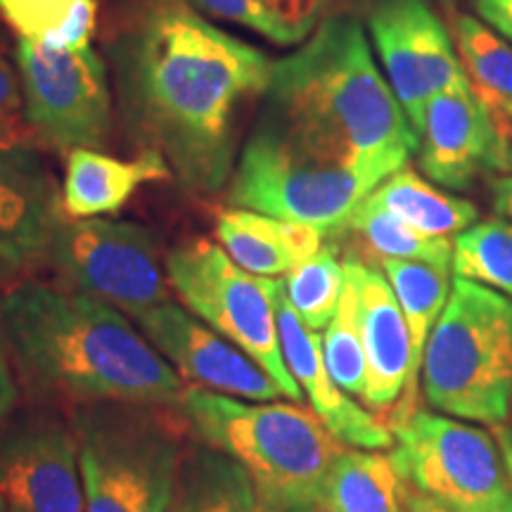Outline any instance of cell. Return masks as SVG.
I'll list each match as a JSON object with an SVG mask.
<instances>
[{
  "mask_svg": "<svg viewBox=\"0 0 512 512\" xmlns=\"http://www.w3.org/2000/svg\"><path fill=\"white\" fill-rule=\"evenodd\" d=\"M318 512H325V510H318Z\"/></svg>",
  "mask_w": 512,
  "mask_h": 512,
  "instance_id": "cell-41",
  "label": "cell"
},
{
  "mask_svg": "<svg viewBox=\"0 0 512 512\" xmlns=\"http://www.w3.org/2000/svg\"><path fill=\"white\" fill-rule=\"evenodd\" d=\"M472 10L496 34L512 43V0H472Z\"/></svg>",
  "mask_w": 512,
  "mask_h": 512,
  "instance_id": "cell-32",
  "label": "cell"
},
{
  "mask_svg": "<svg viewBox=\"0 0 512 512\" xmlns=\"http://www.w3.org/2000/svg\"><path fill=\"white\" fill-rule=\"evenodd\" d=\"M15 60L27 126L43 145L62 152L107 145L112 88L107 64L93 48L57 50L19 38Z\"/></svg>",
  "mask_w": 512,
  "mask_h": 512,
  "instance_id": "cell-10",
  "label": "cell"
},
{
  "mask_svg": "<svg viewBox=\"0 0 512 512\" xmlns=\"http://www.w3.org/2000/svg\"><path fill=\"white\" fill-rule=\"evenodd\" d=\"M178 408L202 444L245 467L275 510H323L330 467L347 446L316 413L294 403L242 401L204 387H185Z\"/></svg>",
  "mask_w": 512,
  "mask_h": 512,
  "instance_id": "cell-4",
  "label": "cell"
},
{
  "mask_svg": "<svg viewBox=\"0 0 512 512\" xmlns=\"http://www.w3.org/2000/svg\"><path fill=\"white\" fill-rule=\"evenodd\" d=\"M363 19L384 76L418 136L427 102L446 88L467 83L451 31L430 0H366Z\"/></svg>",
  "mask_w": 512,
  "mask_h": 512,
  "instance_id": "cell-11",
  "label": "cell"
},
{
  "mask_svg": "<svg viewBox=\"0 0 512 512\" xmlns=\"http://www.w3.org/2000/svg\"><path fill=\"white\" fill-rule=\"evenodd\" d=\"M273 304L280 349H283L287 368L302 387V392L309 396L313 413L328 427L332 437L339 444L363 448V451L394 448L392 430L382 425L366 408L351 401L347 392L339 389V384L332 380L330 370L325 366L323 339L294 311L290 299H287L285 283L280 278H273Z\"/></svg>",
  "mask_w": 512,
  "mask_h": 512,
  "instance_id": "cell-15",
  "label": "cell"
},
{
  "mask_svg": "<svg viewBox=\"0 0 512 512\" xmlns=\"http://www.w3.org/2000/svg\"><path fill=\"white\" fill-rule=\"evenodd\" d=\"M216 240L245 271L278 278L323 247V233L249 209H228L216 219Z\"/></svg>",
  "mask_w": 512,
  "mask_h": 512,
  "instance_id": "cell-19",
  "label": "cell"
},
{
  "mask_svg": "<svg viewBox=\"0 0 512 512\" xmlns=\"http://www.w3.org/2000/svg\"><path fill=\"white\" fill-rule=\"evenodd\" d=\"M0 17L19 38L86 50L98 27V0H0Z\"/></svg>",
  "mask_w": 512,
  "mask_h": 512,
  "instance_id": "cell-26",
  "label": "cell"
},
{
  "mask_svg": "<svg viewBox=\"0 0 512 512\" xmlns=\"http://www.w3.org/2000/svg\"><path fill=\"white\" fill-rule=\"evenodd\" d=\"M418 152V136L351 15L323 19L273 64L228 202L337 233Z\"/></svg>",
  "mask_w": 512,
  "mask_h": 512,
  "instance_id": "cell-1",
  "label": "cell"
},
{
  "mask_svg": "<svg viewBox=\"0 0 512 512\" xmlns=\"http://www.w3.org/2000/svg\"><path fill=\"white\" fill-rule=\"evenodd\" d=\"M453 273L512 302V223L486 219L453 238Z\"/></svg>",
  "mask_w": 512,
  "mask_h": 512,
  "instance_id": "cell-28",
  "label": "cell"
},
{
  "mask_svg": "<svg viewBox=\"0 0 512 512\" xmlns=\"http://www.w3.org/2000/svg\"><path fill=\"white\" fill-rule=\"evenodd\" d=\"M169 512H278L238 460L209 444L185 448Z\"/></svg>",
  "mask_w": 512,
  "mask_h": 512,
  "instance_id": "cell-21",
  "label": "cell"
},
{
  "mask_svg": "<svg viewBox=\"0 0 512 512\" xmlns=\"http://www.w3.org/2000/svg\"><path fill=\"white\" fill-rule=\"evenodd\" d=\"M494 204L498 214L512 221V174L494 181Z\"/></svg>",
  "mask_w": 512,
  "mask_h": 512,
  "instance_id": "cell-35",
  "label": "cell"
},
{
  "mask_svg": "<svg viewBox=\"0 0 512 512\" xmlns=\"http://www.w3.org/2000/svg\"><path fill=\"white\" fill-rule=\"evenodd\" d=\"M169 283L209 328L240 347L278 382L285 399L302 401V387L280 349L273 304V278H261L235 264L221 245L192 240L166 256Z\"/></svg>",
  "mask_w": 512,
  "mask_h": 512,
  "instance_id": "cell-7",
  "label": "cell"
},
{
  "mask_svg": "<svg viewBox=\"0 0 512 512\" xmlns=\"http://www.w3.org/2000/svg\"><path fill=\"white\" fill-rule=\"evenodd\" d=\"M29 133L17 60L0 36V145L29 143Z\"/></svg>",
  "mask_w": 512,
  "mask_h": 512,
  "instance_id": "cell-31",
  "label": "cell"
},
{
  "mask_svg": "<svg viewBox=\"0 0 512 512\" xmlns=\"http://www.w3.org/2000/svg\"><path fill=\"white\" fill-rule=\"evenodd\" d=\"M415 155L422 174L448 190H467L486 174L512 171L510 138L470 83L446 88L427 102Z\"/></svg>",
  "mask_w": 512,
  "mask_h": 512,
  "instance_id": "cell-13",
  "label": "cell"
},
{
  "mask_svg": "<svg viewBox=\"0 0 512 512\" xmlns=\"http://www.w3.org/2000/svg\"><path fill=\"white\" fill-rule=\"evenodd\" d=\"M344 273L354 287L358 325L366 349L368 384L363 401L373 411H392L411 377V330L387 275L354 254L344 261Z\"/></svg>",
  "mask_w": 512,
  "mask_h": 512,
  "instance_id": "cell-17",
  "label": "cell"
},
{
  "mask_svg": "<svg viewBox=\"0 0 512 512\" xmlns=\"http://www.w3.org/2000/svg\"><path fill=\"white\" fill-rule=\"evenodd\" d=\"M62 192L29 143L0 145V275L48 256L60 221Z\"/></svg>",
  "mask_w": 512,
  "mask_h": 512,
  "instance_id": "cell-16",
  "label": "cell"
},
{
  "mask_svg": "<svg viewBox=\"0 0 512 512\" xmlns=\"http://www.w3.org/2000/svg\"><path fill=\"white\" fill-rule=\"evenodd\" d=\"M0 512H8V508H5V503H3V498H0Z\"/></svg>",
  "mask_w": 512,
  "mask_h": 512,
  "instance_id": "cell-37",
  "label": "cell"
},
{
  "mask_svg": "<svg viewBox=\"0 0 512 512\" xmlns=\"http://www.w3.org/2000/svg\"><path fill=\"white\" fill-rule=\"evenodd\" d=\"M273 64L188 0H145L110 46L126 133L195 195H214L233 178L238 114L264 95Z\"/></svg>",
  "mask_w": 512,
  "mask_h": 512,
  "instance_id": "cell-2",
  "label": "cell"
},
{
  "mask_svg": "<svg viewBox=\"0 0 512 512\" xmlns=\"http://www.w3.org/2000/svg\"><path fill=\"white\" fill-rule=\"evenodd\" d=\"M494 437H496L498 448H501L503 465H505V472H508V482L512 489V432L505 430L503 425H498V427H494Z\"/></svg>",
  "mask_w": 512,
  "mask_h": 512,
  "instance_id": "cell-36",
  "label": "cell"
},
{
  "mask_svg": "<svg viewBox=\"0 0 512 512\" xmlns=\"http://www.w3.org/2000/svg\"><path fill=\"white\" fill-rule=\"evenodd\" d=\"M169 178H174V171L157 152H140L136 159H117L98 150H74L64 166L62 211L69 219L117 214L140 185Z\"/></svg>",
  "mask_w": 512,
  "mask_h": 512,
  "instance_id": "cell-18",
  "label": "cell"
},
{
  "mask_svg": "<svg viewBox=\"0 0 512 512\" xmlns=\"http://www.w3.org/2000/svg\"><path fill=\"white\" fill-rule=\"evenodd\" d=\"M403 501H406L408 512H453L451 508H446L444 503H439L437 498L422 494V491H415L406 484H403Z\"/></svg>",
  "mask_w": 512,
  "mask_h": 512,
  "instance_id": "cell-34",
  "label": "cell"
},
{
  "mask_svg": "<svg viewBox=\"0 0 512 512\" xmlns=\"http://www.w3.org/2000/svg\"><path fill=\"white\" fill-rule=\"evenodd\" d=\"M0 351L36 394L79 403L178 406L181 375L112 304L41 283L0 297Z\"/></svg>",
  "mask_w": 512,
  "mask_h": 512,
  "instance_id": "cell-3",
  "label": "cell"
},
{
  "mask_svg": "<svg viewBox=\"0 0 512 512\" xmlns=\"http://www.w3.org/2000/svg\"><path fill=\"white\" fill-rule=\"evenodd\" d=\"M503 512H512V505H510V508H505V510H503Z\"/></svg>",
  "mask_w": 512,
  "mask_h": 512,
  "instance_id": "cell-38",
  "label": "cell"
},
{
  "mask_svg": "<svg viewBox=\"0 0 512 512\" xmlns=\"http://www.w3.org/2000/svg\"><path fill=\"white\" fill-rule=\"evenodd\" d=\"M46 261L72 290L136 318L169 302V273L159 238L128 221L62 219Z\"/></svg>",
  "mask_w": 512,
  "mask_h": 512,
  "instance_id": "cell-9",
  "label": "cell"
},
{
  "mask_svg": "<svg viewBox=\"0 0 512 512\" xmlns=\"http://www.w3.org/2000/svg\"><path fill=\"white\" fill-rule=\"evenodd\" d=\"M510 150H512V133H510Z\"/></svg>",
  "mask_w": 512,
  "mask_h": 512,
  "instance_id": "cell-39",
  "label": "cell"
},
{
  "mask_svg": "<svg viewBox=\"0 0 512 512\" xmlns=\"http://www.w3.org/2000/svg\"><path fill=\"white\" fill-rule=\"evenodd\" d=\"M133 320L178 375L197 387L245 401H275L283 396L278 382L252 356L171 299Z\"/></svg>",
  "mask_w": 512,
  "mask_h": 512,
  "instance_id": "cell-14",
  "label": "cell"
},
{
  "mask_svg": "<svg viewBox=\"0 0 512 512\" xmlns=\"http://www.w3.org/2000/svg\"><path fill=\"white\" fill-rule=\"evenodd\" d=\"M392 463L401 482L453 512H503L512 489L491 434L460 420L415 411L389 427Z\"/></svg>",
  "mask_w": 512,
  "mask_h": 512,
  "instance_id": "cell-8",
  "label": "cell"
},
{
  "mask_svg": "<svg viewBox=\"0 0 512 512\" xmlns=\"http://www.w3.org/2000/svg\"><path fill=\"white\" fill-rule=\"evenodd\" d=\"M444 3H451V0H444Z\"/></svg>",
  "mask_w": 512,
  "mask_h": 512,
  "instance_id": "cell-40",
  "label": "cell"
},
{
  "mask_svg": "<svg viewBox=\"0 0 512 512\" xmlns=\"http://www.w3.org/2000/svg\"><path fill=\"white\" fill-rule=\"evenodd\" d=\"M325 512H408L392 458L344 448L330 467L323 491Z\"/></svg>",
  "mask_w": 512,
  "mask_h": 512,
  "instance_id": "cell-23",
  "label": "cell"
},
{
  "mask_svg": "<svg viewBox=\"0 0 512 512\" xmlns=\"http://www.w3.org/2000/svg\"><path fill=\"white\" fill-rule=\"evenodd\" d=\"M0 498L8 512H83L72 420L34 408L0 425Z\"/></svg>",
  "mask_w": 512,
  "mask_h": 512,
  "instance_id": "cell-12",
  "label": "cell"
},
{
  "mask_svg": "<svg viewBox=\"0 0 512 512\" xmlns=\"http://www.w3.org/2000/svg\"><path fill=\"white\" fill-rule=\"evenodd\" d=\"M368 197L380 207L394 211L396 216H401L403 221H408L422 233L437 235V238L460 235L463 230L475 226L479 216L475 204L434 188L411 166H403L389 176Z\"/></svg>",
  "mask_w": 512,
  "mask_h": 512,
  "instance_id": "cell-24",
  "label": "cell"
},
{
  "mask_svg": "<svg viewBox=\"0 0 512 512\" xmlns=\"http://www.w3.org/2000/svg\"><path fill=\"white\" fill-rule=\"evenodd\" d=\"M202 15L254 31L275 46H299L323 24L330 0H188Z\"/></svg>",
  "mask_w": 512,
  "mask_h": 512,
  "instance_id": "cell-25",
  "label": "cell"
},
{
  "mask_svg": "<svg viewBox=\"0 0 512 512\" xmlns=\"http://www.w3.org/2000/svg\"><path fill=\"white\" fill-rule=\"evenodd\" d=\"M342 230L354 233L366 245L370 256L380 264L384 259L401 261H427V264L451 266L453 264V240L427 235L396 216L394 211L366 197L358 204Z\"/></svg>",
  "mask_w": 512,
  "mask_h": 512,
  "instance_id": "cell-27",
  "label": "cell"
},
{
  "mask_svg": "<svg viewBox=\"0 0 512 512\" xmlns=\"http://www.w3.org/2000/svg\"><path fill=\"white\" fill-rule=\"evenodd\" d=\"M164 408L119 401L72 408L83 512H169L185 439Z\"/></svg>",
  "mask_w": 512,
  "mask_h": 512,
  "instance_id": "cell-5",
  "label": "cell"
},
{
  "mask_svg": "<svg viewBox=\"0 0 512 512\" xmlns=\"http://www.w3.org/2000/svg\"><path fill=\"white\" fill-rule=\"evenodd\" d=\"M448 31L475 98L489 110L505 136L512 133V43L489 24L448 8Z\"/></svg>",
  "mask_w": 512,
  "mask_h": 512,
  "instance_id": "cell-22",
  "label": "cell"
},
{
  "mask_svg": "<svg viewBox=\"0 0 512 512\" xmlns=\"http://www.w3.org/2000/svg\"><path fill=\"white\" fill-rule=\"evenodd\" d=\"M382 273L387 275L389 285L399 299V306L406 316L408 330H411L413 361L411 377H408L403 396L392 411V425L408 415L418 411L415 408V394H418V377L422 368V356H425L427 339H430L434 325L448 302V290H451V266L427 264V261H401L384 259L380 261Z\"/></svg>",
  "mask_w": 512,
  "mask_h": 512,
  "instance_id": "cell-20",
  "label": "cell"
},
{
  "mask_svg": "<svg viewBox=\"0 0 512 512\" xmlns=\"http://www.w3.org/2000/svg\"><path fill=\"white\" fill-rule=\"evenodd\" d=\"M17 403V382L8 366V358L0 351V425L10 418Z\"/></svg>",
  "mask_w": 512,
  "mask_h": 512,
  "instance_id": "cell-33",
  "label": "cell"
},
{
  "mask_svg": "<svg viewBox=\"0 0 512 512\" xmlns=\"http://www.w3.org/2000/svg\"><path fill=\"white\" fill-rule=\"evenodd\" d=\"M420 370L432 408L482 425H503L512 408L510 299L456 275Z\"/></svg>",
  "mask_w": 512,
  "mask_h": 512,
  "instance_id": "cell-6",
  "label": "cell"
},
{
  "mask_svg": "<svg viewBox=\"0 0 512 512\" xmlns=\"http://www.w3.org/2000/svg\"><path fill=\"white\" fill-rule=\"evenodd\" d=\"M323 356L325 366H328L332 380L339 384V389L363 399L368 384V366L361 325H358L356 294L349 280L347 287H344L342 302H339L335 318L325 328Z\"/></svg>",
  "mask_w": 512,
  "mask_h": 512,
  "instance_id": "cell-30",
  "label": "cell"
},
{
  "mask_svg": "<svg viewBox=\"0 0 512 512\" xmlns=\"http://www.w3.org/2000/svg\"><path fill=\"white\" fill-rule=\"evenodd\" d=\"M283 283L294 311L311 330L318 332L328 328L335 318L347 287V273L330 247H320L316 254L292 268Z\"/></svg>",
  "mask_w": 512,
  "mask_h": 512,
  "instance_id": "cell-29",
  "label": "cell"
}]
</instances>
